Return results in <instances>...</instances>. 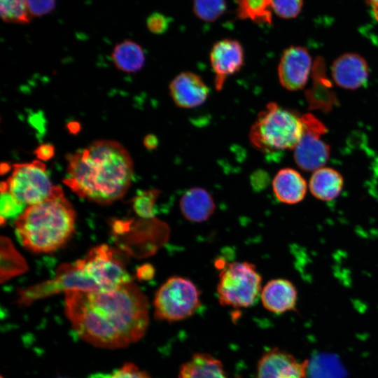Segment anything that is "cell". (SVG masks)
<instances>
[{
  "label": "cell",
  "mask_w": 378,
  "mask_h": 378,
  "mask_svg": "<svg viewBox=\"0 0 378 378\" xmlns=\"http://www.w3.org/2000/svg\"><path fill=\"white\" fill-rule=\"evenodd\" d=\"M67 318L76 334L95 346L125 347L140 340L149 323L148 302L133 282L97 292L64 293Z\"/></svg>",
  "instance_id": "6da1fadb"
},
{
  "label": "cell",
  "mask_w": 378,
  "mask_h": 378,
  "mask_svg": "<svg viewBox=\"0 0 378 378\" xmlns=\"http://www.w3.org/2000/svg\"><path fill=\"white\" fill-rule=\"evenodd\" d=\"M66 158L67 176L63 182L81 198L108 204L122 197L131 185L133 161L119 142L95 140Z\"/></svg>",
  "instance_id": "7a4b0ae2"
},
{
  "label": "cell",
  "mask_w": 378,
  "mask_h": 378,
  "mask_svg": "<svg viewBox=\"0 0 378 378\" xmlns=\"http://www.w3.org/2000/svg\"><path fill=\"white\" fill-rule=\"evenodd\" d=\"M132 281L124 264L106 245L91 249L86 256L59 266L55 277L19 293L18 302L27 304L35 300L69 290H107Z\"/></svg>",
  "instance_id": "3957f363"
},
{
  "label": "cell",
  "mask_w": 378,
  "mask_h": 378,
  "mask_svg": "<svg viewBox=\"0 0 378 378\" xmlns=\"http://www.w3.org/2000/svg\"><path fill=\"white\" fill-rule=\"evenodd\" d=\"M76 214L56 186L52 195L36 204L28 206L16 218L15 234L26 248L36 253H48L62 246L72 234Z\"/></svg>",
  "instance_id": "277c9868"
},
{
  "label": "cell",
  "mask_w": 378,
  "mask_h": 378,
  "mask_svg": "<svg viewBox=\"0 0 378 378\" xmlns=\"http://www.w3.org/2000/svg\"><path fill=\"white\" fill-rule=\"evenodd\" d=\"M303 133L302 115L270 102L258 114L248 137L253 147L264 153H271L294 149Z\"/></svg>",
  "instance_id": "5b68a950"
},
{
  "label": "cell",
  "mask_w": 378,
  "mask_h": 378,
  "mask_svg": "<svg viewBox=\"0 0 378 378\" xmlns=\"http://www.w3.org/2000/svg\"><path fill=\"white\" fill-rule=\"evenodd\" d=\"M262 277L253 263H227L219 273L216 291L223 306L246 308L260 297Z\"/></svg>",
  "instance_id": "8992f818"
},
{
  "label": "cell",
  "mask_w": 378,
  "mask_h": 378,
  "mask_svg": "<svg viewBox=\"0 0 378 378\" xmlns=\"http://www.w3.org/2000/svg\"><path fill=\"white\" fill-rule=\"evenodd\" d=\"M201 305L200 291L189 279L173 276L157 290L154 314L157 318L174 322L192 316Z\"/></svg>",
  "instance_id": "52a82bcc"
},
{
  "label": "cell",
  "mask_w": 378,
  "mask_h": 378,
  "mask_svg": "<svg viewBox=\"0 0 378 378\" xmlns=\"http://www.w3.org/2000/svg\"><path fill=\"white\" fill-rule=\"evenodd\" d=\"M55 188L48 176L45 164L39 160L13 164L11 175L1 183V191H9L27 206L49 198Z\"/></svg>",
  "instance_id": "ba28073f"
},
{
  "label": "cell",
  "mask_w": 378,
  "mask_h": 378,
  "mask_svg": "<svg viewBox=\"0 0 378 378\" xmlns=\"http://www.w3.org/2000/svg\"><path fill=\"white\" fill-rule=\"evenodd\" d=\"M312 65V57L305 48L291 46L285 49L277 69L282 87L289 91L303 88L308 80Z\"/></svg>",
  "instance_id": "9c48e42d"
},
{
  "label": "cell",
  "mask_w": 378,
  "mask_h": 378,
  "mask_svg": "<svg viewBox=\"0 0 378 378\" xmlns=\"http://www.w3.org/2000/svg\"><path fill=\"white\" fill-rule=\"evenodd\" d=\"M209 60L215 75L214 85L220 91L227 77L239 71L244 64V51L235 39L224 38L216 42L210 51Z\"/></svg>",
  "instance_id": "30bf717a"
},
{
  "label": "cell",
  "mask_w": 378,
  "mask_h": 378,
  "mask_svg": "<svg viewBox=\"0 0 378 378\" xmlns=\"http://www.w3.org/2000/svg\"><path fill=\"white\" fill-rule=\"evenodd\" d=\"M169 94L174 104L183 108L197 107L208 98L209 90L202 78L190 71H183L171 81Z\"/></svg>",
  "instance_id": "8fae6325"
},
{
  "label": "cell",
  "mask_w": 378,
  "mask_h": 378,
  "mask_svg": "<svg viewBox=\"0 0 378 378\" xmlns=\"http://www.w3.org/2000/svg\"><path fill=\"white\" fill-rule=\"evenodd\" d=\"M305 362L277 349L266 351L260 358L255 378H305Z\"/></svg>",
  "instance_id": "7c38bea8"
},
{
  "label": "cell",
  "mask_w": 378,
  "mask_h": 378,
  "mask_svg": "<svg viewBox=\"0 0 378 378\" xmlns=\"http://www.w3.org/2000/svg\"><path fill=\"white\" fill-rule=\"evenodd\" d=\"M331 75L339 87L356 90L367 83L369 66L365 59L360 55L347 52L341 55L333 62Z\"/></svg>",
  "instance_id": "4fadbf2b"
},
{
  "label": "cell",
  "mask_w": 378,
  "mask_h": 378,
  "mask_svg": "<svg viewBox=\"0 0 378 378\" xmlns=\"http://www.w3.org/2000/svg\"><path fill=\"white\" fill-rule=\"evenodd\" d=\"M321 134L304 130L294 148L293 158L298 167L305 172H314L327 163L330 148L321 139Z\"/></svg>",
  "instance_id": "5bb4252c"
},
{
  "label": "cell",
  "mask_w": 378,
  "mask_h": 378,
  "mask_svg": "<svg viewBox=\"0 0 378 378\" xmlns=\"http://www.w3.org/2000/svg\"><path fill=\"white\" fill-rule=\"evenodd\" d=\"M260 298L267 310L275 314H283L295 310L298 290L290 281L274 279L264 286Z\"/></svg>",
  "instance_id": "9a60e30c"
},
{
  "label": "cell",
  "mask_w": 378,
  "mask_h": 378,
  "mask_svg": "<svg viewBox=\"0 0 378 378\" xmlns=\"http://www.w3.org/2000/svg\"><path fill=\"white\" fill-rule=\"evenodd\" d=\"M313 64L312 85L305 93L309 108L329 112L337 102L332 83L326 74L324 59L318 57Z\"/></svg>",
  "instance_id": "2e32d148"
},
{
  "label": "cell",
  "mask_w": 378,
  "mask_h": 378,
  "mask_svg": "<svg viewBox=\"0 0 378 378\" xmlns=\"http://www.w3.org/2000/svg\"><path fill=\"white\" fill-rule=\"evenodd\" d=\"M276 198L281 203L295 204L304 198L307 183L297 170L285 167L277 172L272 182Z\"/></svg>",
  "instance_id": "e0dca14e"
},
{
  "label": "cell",
  "mask_w": 378,
  "mask_h": 378,
  "mask_svg": "<svg viewBox=\"0 0 378 378\" xmlns=\"http://www.w3.org/2000/svg\"><path fill=\"white\" fill-rule=\"evenodd\" d=\"M179 207L186 220L193 223H202L213 215L216 210V203L206 189L194 187L188 189L181 196Z\"/></svg>",
  "instance_id": "ac0fdd59"
},
{
  "label": "cell",
  "mask_w": 378,
  "mask_h": 378,
  "mask_svg": "<svg viewBox=\"0 0 378 378\" xmlns=\"http://www.w3.org/2000/svg\"><path fill=\"white\" fill-rule=\"evenodd\" d=\"M344 186L342 175L331 167H323L313 172L309 189L317 200L328 202L336 199L341 193Z\"/></svg>",
  "instance_id": "d6986e66"
},
{
  "label": "cell",
  "mask_w": 378,
  "mask_h": 378,
  "mask_svg": "<svg viewBox=\"0 0 378 378\" xmlns=\"http://www.w3.org/2000/svg\"><path fill=\"white\" fill-rule=\"evenodd\" d=\"M178 378H230L221 362L207 354H196L180 368Z\"/></svg>",
  "instance_id": "ffe728a7"
},
{
  "label": "cell",
  "mask_w": 378,
  "mask_h": 378,
  "mask_svg": "<svg viewBox=\"0 0 378 378\" xmlns=\"http://www.w3.org/2000/svg\"><path fill=\"white\" fill-rule=\"evenodd\" d=\"M111 57L118 69L127 73L139 71L146 60L143 48L130 39L118 43L113 50Z\"/></svg>",
  "instance_id": "44dd1931"
},
{
  "label": "cell",
  "mask_w": 378,
  "mask_h": 378,
  "mask_svg": "<svg viewBox=\"0 0 378 378\" xmlns=\"http://www.w3.org/2000/svg\"><path fill=\"white\" fill-rule=\"evenodd\" d=\"M305 362V378H345L340 360L330 354H318Z\"/></svg>",
  "instance_id": "7402d4cb"
},
{
  "label": "cell",
  "mask_w": 378,
  "mask_h": 378,
  "mask_svg": "<svg viewBox=\"0 0 378 378\" xmlns=\"http://www.w3.org/2000/svg\"><path fill=\"white\" fill-rule=\"evenodd\" d=\"M237 13L241 20H250L257 24H271V0H234Z\"/></svg>",
  "instance_id": "603a6c76"
},
{
  "label": "cell",
  "mask_w": 378,
  "mask_h": 378,
  "mask_svg": "<svg viewBox=\"0 0 378 378\" xmlns=\"http://www.w3.org/2000/svg\"><path fill=\"white\" fill-rule=\"evenodd\" d=\"M2 20L8 23L28 24L31 20L26 0H0Z\"/></svg>",
  "instance_id": "cb8c5ba5"
},
{
  "label": "cell",
  "mask_w": 378,
  "mask_h": 378,
  "mask_svg": "<svg viewBox=\"0 0 378 378\" xmlns=\"http://www.w3.org/2000/svg\"><path fill=\"white\" fill-rule=\"evenodd\" d=\"M227 9L225 0H193L192 11L200 20L212 22L220 18Z\"/></svg>",
  "instance_id": "d4e9b609"
},
{
  "label": "cell",
  "mask_w": 378,
  "mask_h": 378,
  "mask_svg": "<svg viewBox=\"0 0 378 378\" xmlns=\"http://www.w3.org/2000/svg\"><path fill=\"white\" fill-rule=\"evenodd\" d=\"M158 189L140 190L133 200V208L136 214L144 218L153 216L155 201L160 195Z\"/></svg>",
  "instance_id": "484cf974"
},
{
  "label": "cell",
  "mask_w": 378,
  "mask_h": 378,
  "mask_svg": "<svg viewBox=\"0 0 378 378\" xmlns=\"http://www.w3.org/2000/svg\"><path fill=\"white\" fill-rule=\"evenodd\" d=\"M26 209L9 191H1L0 214L1 223L4 219L18 217Z\"/></svg>",
  "instance_id": "4316f807"
},
{
  "label": "cell",
  "mask_w": 378,
  "mask_h": 378,
  "mask_svg": "<svg viewBox=\"0 0 378 378\" xmlns=\"http://www.w3.org/2000/svg\"><path fill=\"white\" fill-rule=\"evenodd\" d=\"M272 11L283 19H292L301 12L303 0H271Z\"/></svg>",
  "instance_id": "83f0119b"
},
{
  "label": "cell",
  "mask_w": 378,
  "mask_h": 378,
  "mask_svg": "<svg viewBox=\"0 0 378 378\" xmlns=\"http://www.w3.org/2000/svg\"><path fill=\"white\" fill-rule=\"evenodd\" d=\"M90 378H151L132 363H126L111 374H97Z\"/></svg>",
  "instance_id": "f1b7e54d"
},
{
  "label": "cell",
  "mask_w": 378,
  "mask_h": 378,
  "mask_svg": "<svg viewBox=\"0 0 378 378\" xmlns=\"http://www.w3.org/2000/svg\"><path fill=\"white\" fill-rule=\"evenodd\" d=\"M171 21L168 16L155 12L147 18L146 27L154 34H162L168 30Z\"/></svg>",
  "instance_id": "f546056e"
},
{
  "label": "cell",
  "mask_w": 378,
  "mask_h": 378,
  "mask_svg": "<svg viewBox=\"0 0 378 378\" xmlns=\"http://www.w3.org/2000/svg\"><path fill=\"white\" fill-rule=\"evenodd\" d=\"M26 3L31 17H42L55 9L56 0H26Z\"/></svg>",
  "instance_id": "4dcf8cb0"
},
{
  "label": "cell",
  "mask_w": 378,
  "mask_h": 378,
  "mask_svg": "<svg viewBox=\"0 0 378 378\" xmlns=\"http://www.w3.org/2000/svg\"><path fill=\"white\" fill-rule=\"evenodd\" d=\"M34 153L38 160L41 161L48 160L55 155V147L51 144H43L38 146Z\"/></svg>",
  "instance_id": "1f68e13d"
},
{
  "label": "cell",
  "mask_w": 378,
  "mask_h": 378,
  "mask_svg": "<svg viewBox=\"0 0 378 378\" xmlns=\"http://www.w3.org/2000/svg\"><path fill=\"white\" fill-rule=\"evenodd\" d=\"M143 144L146 148L148 150H153L156 148L158 145V137L153 134H147L144 138Z\"/></svg>",
  "instance_id": "d6a6232c"
},
{
  "label": "cell",
  "mask_w": 378,
  "mask_h": 378,
  "mask_svg": "<svg viewBox=\"0 0 378 378\" xmlns=\"http://www.w3.org/2000/svg\"><path fill=\"white\" fill-rule=\"evenodd\" d=\"M137 274L139 279H149L152 278L154 274V270L151 265H146L141 267H139Z\"/></svg>",
  "instance_id": "836d02e7"
},
{
  "label": "cell",
  "mask_w": 378,
  "mask_h": 378,
  "mask_svg": "<svg viewBox=\"0 0 378 378\" xmlns=\"http://www.w3.org/2000/svg\"><path fill=\"white\" fill-rule=\"evenodd\" d=\"M369 7L376 21L378 22V0H365Z\"/></svg>",
  "instance_id": "e575fe53"
},
{
  "label": "cell",
  "mask_w": 378,
  "mask_h": 378,
  "mask_svg": "<svg viewBox=\"0 0 378 378\" xmlns=\"http://www.w3.org/2000/svg\"><path fill=\"white\" fill-rule=\"evenodd\" d=\"M67 128L71 133L76 134L78 132H79L80 125L78 122L73 121L70 122L67 125Z\"/></svg>",
  "instance_id": "d590c367"
},
{
  "label": "cell",
  "mask_w": 378,
  "mask_h": 378,
  "mask_svg": "<svg viewBox=\"0 0 378 378\" xmlns=\"http://www.w3.org/2000/svg\"><path fill=\"white\" fill-rule=\"evenodd\" d=\"M10 168L11 167L9 164H8L7 162H2L1 164V173L3 174L4 173L9 171Z\"/></svg>",
  "instance_id": "8d00e7d4"
},
{
  "label": "cell",
  "mask_w": 378,
  "mask_h": 378,
  "mask_svg": "<svg viewBox=\"0 0 378 378\" xmlns=\"http://www.w3.org/2000/svg\"><path fill=\"white\" fill-rule=\"evenodd\" d=\"M1 378H3V377H1Z\"/></svg>",
  "instance_id": "74e56055"
}]
</instances>
